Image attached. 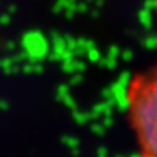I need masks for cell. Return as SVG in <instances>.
Listing matches in <instances>:
<instances>
[{
	"label": "cell",
	"mask_w": 157,
	"mask_h": 157,
	"mask_svg": "<svg viewBox=\"0 0 157 157\" xmlns=\"http://www.w3.org/2000/svg\"><path fill=\"white\" fill-rule=\"evenodd\" d=\"M125 105L141 157H157V63L131 77Z\"/></svg>",
	"instance_id": "6da1fadb"
},
{
	"label": "cell",
	"mask_w": 157,
	"mask_h": 157,
	"mask_svg": "<svg viewBox=\"0 0 157 157\" xmlns=\"http://www.w3.org/2000/svg\"><path fill=\"white\" fill-rule=\"evenodd\" d=\"M156 5H157V0H156Z\"/></svg>",
	"instance_id": "7a4b0ae2"
}]
</instances>
